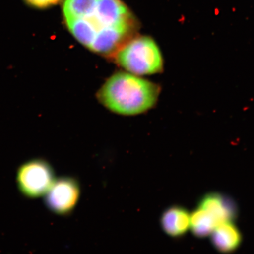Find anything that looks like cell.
I'll use <instances>...</instances> for the list:
<instances>
[{
	"mask_svg": "<svg viewBox=\"0 0 254 254\" xmlns=\"http://www.w3.org/2000/svg\"><path fill=\"white\" fill-rule=\"evenodd\" d=\"M73 36L89 50L115 55L137 30L136 19L116 0H98L96 7L84 17L65 20Z\"/></svg>",
	"mask_w": 254,
	"mask_h": 254,
	"instance_id": "6da1fadb",
	"label": "cell"
},
{
	"mask_svg": "<svg viewBox=\"0 0 254 254\" xmlns=\"http://www.w3.org/2000/svg\"><path fill=\"white\" fill-rule=\"evenodd\" d=\"M160 93V87L153 82L131 73L119 72L105 82L98 96L113 112L133 116L153 107Z\"/></svg>",
	"mask_w": 254,
	"mask_h": 254,
	"instance_id": "7a4b0ae2",
	"label": "cell"
},
{
	"mask_svg": "<svg viewBox=\"0 0 254 254\" xmlns=\"http://www.w3.org/2000/svg\"><path fill=\"white\" fill-rule=\"evenodd\" d=\"M115 56L119 64L133 74L150 75L163 70L160 50L154 40L147 36L133 37Z\"/></svg>",
	"mask_w": 254,
	"mask_h": 254,
	"instance_id": "3957f363",
	"label": "cell"
},
{
	"mask_svg": "<svg viewBox=\"0 0 254 254\" xmlns=\"http://www.w3.org/2000/svg\"><path fill=\"white\" fill-rule=\"evenodd\" d=\"M17 181L19 189L24 195L37 198L46 194L55 180L49 164L43 160H33L20 167Z\"/></svg>",
	"mask_w": 254,
	"mask_h": 254,
	"instance_id": "277c9868",
	"label": "cell"
},
{
	"mask_svg": "<svg viewBox=\"0 0 254 254\" xmlns=\"http://www.w3.org/2000/svg\"><path fill=\"white\" fill-rule=\"evenodd\" d=\"M46 195L48 207L57 214L64 215L71 212L77 204L79 187L75 180L62 178L54 182Z\"/></svg>",
	"mask_w": 254,
	"mask_h": 254,
	"instance_id": "5b68a950",
	"label": "cell"
},
{
	"mask_svg": "<svg viewBox=\"0 0 254 254\" xmlns=\"http://www.w3.org/2000/svg\"><path fill=\"white\" fill-rule=\"evenodd\" d=\"M198 207L208 212L216 223L234 221L237 215V207L233 199L219 193H209L203 196Z\"/></svg>",
	"mask_w": 254,
	"mask_h": 254,
	"instance_id": "8992f818",
	"label": "cell"
},
{
	"mask_svg": "<svg viewBox=\"0 0 254 254\" xmlns=\"http://www.w3.org/2000/svg\"><path fill=\"white\" fill-rule=\"evenodd\" d=\"M210 236L212 246L221 253L235 252L242 242V235L233 221L218 224Z\"/></svg>",
	"mask_w": 254,
	"mask_h": 254,
	"instance_id": "52a82bcc",
	"label": "cell"
},
{
	"mask_svg": "<svg viewBox=\"0 0 254 254\" xmlns=\"http://www.w3.org/2000/svg\"><path fill=\"white\" fill-rule=\"evenodd\" d=\"M190 214L185 208L173 206L161 216V225L165 233L173 238L185 235L190 228Z\"/></svg>",
	"mask_w": 254,
	"mask_h": 254,
	"instance_id": "ba28073f",
	"label": "cell"
},
{
	"mask_svg": "<svg viewBox=\"0 0 254 254\" xmlns=\"http://www.w3.org/2000/svg\"><path fill=\"white\" fill-rule=\"evenodd\" d=\"M217 226L213 218L198 206L190 214V229L196 237L202 238L210 236Z\"/></svg>",
	"mask_w": 254,
	"mask_h": 254,
	"instance_id": "9c48e42d",
	"label": "cell"
},
{
	"mask_svg": "<svg viewBox=\"0 0 254 254\" xmlns=\"http://www.w3.org/2000/svg\"><path fill=\"white\" fill-rule=\"evenodd\" d=\"M98 0H65L63 7L64 20L77 18L90 13L96 7Z\"/></svg>",
	"mask_w": 254,
	"mask_h": 254,
	"instance_id": "30bf717a",
	"label": "cell"
},
{
	"mask_svg": "<svg viewBox=\"0 0 254 254\" xmlns=\"http://www.w3.org/2000/svg\"><path fill=\"white\" fill-rule=\"evenodd\" d=\"M25 4L31 7L45 9L58 4L60 0H23Z\"/></svg>",
	"mask_w": 254,
	"mask_h": 254,
	"instance_id": "8fae6325",
	"label": "cell"
}]
</instances>
